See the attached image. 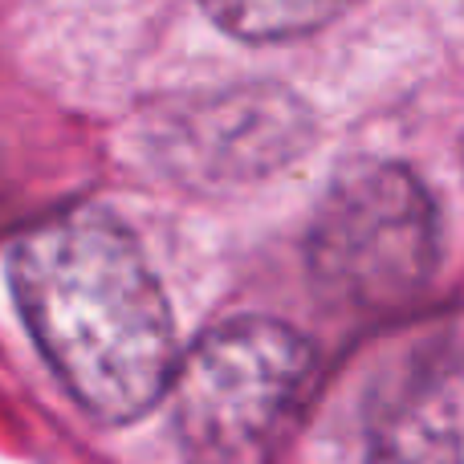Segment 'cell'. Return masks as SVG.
I'll return each mask as SVG.
<instances>
[{
	"mask_svg": "<svg viewBox=\"0 0 464 464\" xmlns=\"http://www.w3.org/2000/svg\"><path fill=\"white\" fill-rule=\"evenodd\" d=\"M8 281L37 351L86 416L130 424L168 395L179 362L171 305L111 212H57L21 232Z\"/></svg>",
	"mask_w": 464,
	"mask_h": 464,
	"instance_id": "6da1fadb",
	"label": "cell"
},
{
	"mask_svg": "<svg viewBox=\"0 0 464 464\" xmlns=\"http://www.w3.org/2000/svg\"><path fill=\"white\" fill-rule=\"evenodd\" d=\"M305 265L338 310L387 314L428 289L440 265V212L411 168L367 160L343 171L305 232Z\"/></svg>",
	"mask_w": 464,
	"mask_h": 464,
	"instance_id": "7a4b0ae2",
	"label": "cell"
},
{
	"mask_svg": "<svg viewBox=\"0 0 464 464\" xmlns=\"http://www.w3.org/2000/svg\"><path fill=\"white\" fill-rule=\"evenodd\" d=\"M314 143V111L285 86L245 82L171 102L143 151L160 176L196 192H232L277 176Z\"/></svg>",
	"mask_w": 464,
	"mask_h": 464,
	"instance_id": "277c9868",
	"label": "cell"
},
{
	"mask_svg": "<svg viewBox=\"0 0 464 464\" xmlns=\"http://www.w3.org/2000/svg\"><path fill=\"white\" fill-rule=\"evenodd\" d=\"M362 0H200L208 21L220 33L253 45L294 41L334 24Z\"/></svg>",
	"mask_w": 464,
	"mask_h": 464,
	"instance_id": "5b68a950",
	"label": "cell"
},
{
	"mask_svg": "<svg viewBox=\"0 0 464 464\" xmlns=\"http://www.w3.org/2000/svg\"><path fill=\"white\" fill-rule=\"evenodd\" d=\"M371 464H457V452H452V444L420 432V436L387 440L383 449L371 457Z\"/></svg>",
	"mask_w": 464,
	"mask_h": 464,
	"instance_id": "8992f818",
	"label": "cell"
},
{
	"mask_svg": "<svg viewBox=\"0 0 464 464\" xmlns=\"http://www.w3.org/2000/svg\"><path fill=\"white\" fill-rule=\"evenodd\" d=\"M314 351L294 326L261 314L200 334L171 375V424L192 464H256L294 416Z\"/></svg>",
	"mask_w": 464,
	"mask_h": 464,
	"instance_id": "3957f363",
	"label": "cell"
}]
</instances>
